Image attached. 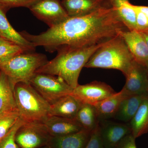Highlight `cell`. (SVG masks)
Masks as SVG:
<instances>
[{"instance_id":"e575fe53","label":"cell","mask_w":148,"mask_h":148,"mask_svg":"<svg viewBox=\"0 0 148 148\" xmlns=\"http://www.w3.org/2000/svg\"><path fill=\"white\" fill-rule=\"evenodd\" d=\"M39 148H52L51 147H50V146L49 145H45V146H43V147H41Z\"/></svg>"},{"instance_id":"1f68e13d","label":"cell","mask_w":148,"mask_h":148,"mask_svg":"<svg viewBox=\"0 0 148 148\" xmlns=\"http://www.w3.org/2000/svg\"><path fill=\"white\" fill-rule=\"evenodd\" d=\"M142 33L143 34V37H144V38L146 42H147V45L148 48V35L146 34L145 33H144V32H140Z\"/></svg>"},{"instance_id":"f1b7e54d","label":"cell","mask_w":148,"mask_h":148,"mask_svg":"<svg viewBox=\"0 0 148 148\" xmlns=\"http://www.w3.org/2000/svg\"><path fill=\"white\" fill-rule=\"evenodd\" d=\"M133 7L136 12V30L143 32L148 30V15Z\"/></svg>"},{"instance_id":"74e56055","label":"cell","mask_w":148,"mask_h":148,"mask_svg":"<svg viewBox=\"0 0 148 148\" xmlns=\"http://www.w3.org/2000/svg\"><path fill=\"white\" fill-rule=\"evenodd\" d=\"M116 148H118L117 147Z\"/></svg>"},{"instance_id":"44dd1931","label":"cell","mask_w":148,"mask_h":148,"mask_svg":"<svg viewBox=\"0 0 148 148\" xmlns=\"http://www.w3.org/2000/svg\"><path fill=\"white\" fill-rule=\"evenodd\" d=\"M129 30H136V12L128 0H107Z\"/></svg>"},{"instance_id":"603a6c76","label":"cell","mask_w":148,"mask_h":148,"mask_svg":"<svg viewBox=\"0 0 148 148\" xmlns=\"http://www.w3.org/2000/svg\"><path fill=\"white\" fill-rule=\"evenodd\" d=\"M84 129L92 131L99 125L98 114L93 105L83 104L75 118Z\"/></svg>"},{"instance_id":"30bf717a","label":"cell","mask_w":148,"mask_h":148,"mask_svg":"<svg viewBox=\"0 0 148 148\" xmlns=\"http://www.w3.org/2000/svg\"><path fill=\"white\" fill-rule=\"evenodd\" d=\"M124 76L126 81L123 89L128 95L148 93V75L145 66L134 60Z\"/></svg>"},{"instance_id":"277c9868","label":"cell","mask_w":148,"mask_h":148,"mask_svg":"<svg viewBox=\"0 0 148 148\" xmlns=\"http://www.w3.org/2000/svg\"><path fill=\"white\" fill-rule=\"evenodd\" d=\"M14 92L19 116L25 121H43L49 116L50 104L29 83H17Z\"/></svg>"},{"instance_id":"7a4b0ae2","label":"cell","mask_w":148,"mask_h":148,"mask_svg":"<svg viewBox=\"0 0 148 148\" xmlns=\"http://www.w3.org/2000/svg\"><path fill=\"white\" fill-rule=\"evenodd\" d=\"M106 42L82 47H62L56 51L58 53L55 58L48 61L36 73L60 77L74 89L78 85L82 68L94 52Z\"/></svg>"},{"instance_id":"8d00e7d4","label":"cell","mask_w":148,"mask_h":148,"mask_svg":"<svg viewBox=\"0 0 148 148\" xmlns=\"http://www.w3.org/2000/svg\"><path fill=\"white\" fill-rule=\"evenodd\" d=\"M147 93H148V89H147Z\"/></svg>"},{"instance_id":"9c48e42d","label":"cell","mask_w":148,"mask_h":148,"mask_svg":"<svg viewBox=\"0 0 148 148\" xmlns=\"http://www.w3.org/2000/svg\"><path fill=\"white\" fill-rule=\"evenodd\" d=\"M116 92L105 83L95 81L86 84H78L72 94L83 104L94 105Z\"/></svg>"},{"instance_id":"836d02e7","label":"cell","mask_w":148,"mask_h":148,"mask_svg":"<svg viewBox=\"0 0 148 148\" xmlns=\"http://www.w3.org/2000/svg\"><path fill=\"white\" fill-rule=\"evenodd\" d=\"M144 66H145V68L148 75V61L146 62V64H145Z\"/></svg>"},{"instance_id":"d590c367","label":"cell","mask_w":148,"mask_h":148,"mask_svg":"<svg viewBox=\"0 0 148 148\" xmlns=\"http://www.w3.org/2000/svg\"><path fill=\"white\" fill-rule=\"evenodd\" d=\"M144 32V33H145L146 34H147V35H148V30H146V31H145V32Z\"/></svg>"},{"instance_id":"f546056e","label":"cell","mask_w":148,"mask_h":148,"mask_svg":"<svg viewBox=\"0 0 148 148\" xmlns=\"http://www.w3.org/2000/svg\"><path fill=\"white\" fill-rule=\"evenodd\" d=\"M136 138L132 133L125 137L118 146V148H137L135 143Z\"/></svg>"},{"instance_id":"3957f363","label":"cell","mask_w":148,"mask_h":148,"mask_svg":"<svg viewBox=\"0 0 148 148\" xmlns=\"http://www.w3.org/2000/svg\"><path fill=\"white\" fill-rule=\"evenodd\" d=\"M134 59L119 35L104 43L90 57L85 68L116 69L125 75Z\"/></svg>"},{"instance_id":"83f0119b","label":"cell","mask_w":148,"mask_h":148,"mask_svg":"<svg viewBox=\"0 0 148 148\" xmlns=\"http://www.w3.org/2000/svg\"><path fill=\"white\" fill-rule=\"evenodd\" d=\"M86 148H104L101 141L99 125L91 132L90 139Z\"/></svg>"},{"instance_id":"4dcf8cb0","label":"cell","mask_w":148,"mask_h":148,"mask_svg":"<svg viewBox=\"0 0 148 148\" xmlns=\"http://www.w3.org/2000/svg\"><path fill=\"white\" fill-rule=\"evenodd\" d=\"M134 8L140 11L141 12L145 14L148 15V6L142 5H133Z\"/></svg>"},{"instance_id":"8992f818","label":"cell","mask_w":148,"mask_h":148,"mask_svg":"<svg viewBox=\"0 0 148 148\" xmlns=\"http://www.w3.org/2000/svg\"><path fill=\"white\" fill-rule=\"evenodd\" d=\"M29 83L50 105L73 90L61 78L50 74L36 73Z\"/></svg>"},{"instance_id":"d4e9b609","label":"cell","mask_w":148,"mask_h":148,"mask_svg":"<svg viewBox=\"0 0 148 148\" xmlns=\"http://www.w3.org/2000/svg\"><path fill=\"white\" fill-rule=\"evenodd\" d=\"M27 51L24 48L11 42L0 45V62L5 61L17 54Z\"/></svg>"},{"instance_id":"e0dca14e","label":"cell","mask_w":148,"mask_h":148,"mask_svg":"<svg viewBox=\"0 0 148 148\" xmlns=\"http://www.w3.org/2000/svg\"><path fill=\"white\" fill-rule=\"evenodd\" d=\"M7 12L0 7V38L20 46L27 51H35L36 47L11 26L6 15Z\"/></svg>"},{"instance_id":"7c38bea8","label":"cell","mask_w":148,"mask_h":148,"mask_svg":"<svg viewBox=\"0 0 148 148\" xmlns=\"http://www.w3.org/2000/svg\"><path fill=\"white\" fill-rule=\"evenodd\" d=\"M119 35L124 40L134 60L144 65L148 61V48L142 33L136 30H123Z\"/></svg>"},{"instance_id":"d6a6232c","label":"cell","mask_w":148,"mask_h":148,"mask_svg":"<svg viewBox=\"0 0 148 148\" xmlns=\"http://www.w3.org/2000/svg\"><path fill=\"white\" fill-rule=\"evenodd\" d=\"M9 41L7 40L2 38H0V45L4 43L7 42Z\"/></svg>"},{"instance_id":"ba28073f","label":"cell","mask_w":148,"mask_h":148,"mask_svg":"<svg viewBox=\"0 0 148 148\" xmlns=\"http://www.w3.org/2000/svg\"><path fill=\"white\" fill-rule=\"evenodd\" d=\"M29 9L36 17L49 28L61 24L69 17L60 0H39Z\"/></svg>"},{"instance_id":"2e32d148","label":"cell","mask_w":148,"mask_h":148,"mask_svg":"<svg viewBox=\"0 0 148 148\" xmlns=\"http://www.w3.org/2000/svg\"><path fill=\"white\" fill-rule=\"evenodd\" d=\"M91 132L83 129L73 134L51 137L48 145L52 148H86Z\"/></svg>"},{"instance_id":"d6986e66","label":"cell","mask_w":148,"mask_h":148,"mask_svg":"<svg viewBox=\"0 0 148 148\" xmlns=\"http://www.w3.org/2000/svg\"><path fill=\"white\" fill-rule=\"evenodd\" d=\"M14 86L8 76L0 71V114L17 110Z\"/></svg>"},{"instance_id":"9a60e30c","label":"cell","mask_w":148,"mask_h":148,"mask_svg":"<svg viewBox=\"0 0 148 148\" xmlns=\"http://www.w3.org/2000/svg\"><path fill=\"white\" fill-rule=\"evenodd\" d=\"M83 103L73 94L62 97L50 105L49 115L75 119L78 112Z\"/></svg>"},{"instance_id":"5bb4252c","label":"cell","mask_w":148,"mask_h":148,"mask_svg":"<svg viewBox=\"0 0 148 148\" xmlns=\"http://www.w3.org/2000/svg\"><path fill=\"white\" fill-rule=\"evenodd\" d=\"M69 17L86 15L103 7L110 6L107 0H60Z\"/></svg>"},{"instance_id":"ac0fdd59","label":"cell","mask_w":148,"mask_h":148,"mask_svg":"<svg viewBox=\"0 0 148 148\" xmlns=\"http://www.w3.org/2000/svg\"><path fill=\"white\" fill-rule=\"evenodd\" d=\"M130 96L124 89L93 105L98 114L99 121H106L114 118L121 103Z\"/></svg>"},{"instance_id":"7402d4cb","label":"cell","mask_w":148,"mask_h":148,"mask_svg":"<svg viewBox=\"0 0 148 148\" xmlns=\"http://www.w3.org/2000/svg\"><path fill=\"white\" fill-rule=\"evenodd\" d=\"M131 133L135 138L148 132V94L130 121Z\"/></svg>"},{"instance_id":"8fae6325","label":"cell","mask_w":148,"mask_h":148,"mask_svg":"<svg viewBox=\"0 0 148 148\" xmlns=\"http://www.w3.org/2000/svg\"><path fill=\"white\" fill-rule=\"evenodd\" d=\"M100 126V135L104 148H116L122 140L131 134L130 126L125 123L106 121Z\"/></svg>"},{"instance_id":"52a82bcc","label":"cell","mask_w":148,"mask_h":148,"mask_svg":"<svg viewBox=\"0 0 148 148\" xmlns=\"http://www.w3.org/2000/svg\"><path fill=\"white\" fill-rule=\"evenodd\" d=\"M51 137L42 121L25 122L17 130L15 140L19 148H39L48 145Z\"/></svg>"},{"instance_id":"ffe728a7","label":"cell","mask_w":148,"mask_h":148,"mask_svg":"<svg viewBox=\"0 0 148 148\" xmlns=\"http://www.w3.org/2000/svg\"><path fill=\"white\" fill-rule=\"evenodd\" d=\"M148 93L130 95L121 103L114 118L124 122H129L133 118Z\"/></svg>"},{"instance_id":"5b68a950","label":"cell","mask_w":148,"mask_h":148,"mask_svg":"<svg viewBox=\"0 0 148 148\" xmlns=\"http://www.w3.org/2000/svg\"><path fill=\"white\" fill-rule=\"evenodd\" d=\"M46 56L35 51H25L0 62V71L8 76L14 86L29 83L37 70L47 63Z\"/></svg>"},{"instance_id":"4fadbf2b","label":"cell","mask_w":148,"mask_h":148,"mask_svg":"<svg viewBox=\"0 0 148 148\" xmlns=\"http://www.w3.org/2000/svg\"><path fill=\"white\" fill-rule=\"evenodd\" d=\"M42 122L51 137L73 134L84 129L76 119L61 117L50 116Z\"/></svg>"},{"instance_id":"cb8c5ba5","label":"cell","mask_w":148,"mask_h":148,"mask_svg":"<svg viewBox=\"0 0 148 148\" xmlns=\"http://www.w3.org/2000/svg\"><path fill=\"white\" fill-rule=\"evenodd\" d=\"M19 118L17 110L0 114V141L13 128Z\"/></svg>"},{"instance_id":"6da1fadb","label":"cell","mask_w":148,"mask_h":148,"mask_svg":"<svg viewBox=\"0 0 148 148\" xmlns=\"http://www.w3.org/2000/svg\"><path fill=\"white\" fill-rule=\"evenodd\" d=\"M126 29L115 10L107 6L84 16L69 17L39 35L26 31L19 33L35 47H42L53 53L62 47H82L105 42Z\"/></svg>"},{"instance_id":"4316f807","label":"cell","mask_w":148,"mask_h":148,"mask_svg":"<svg viewBox=\"0 0 148 148\" xmlns=\"http://www.w3.org/2000/svg\"><path fill=\"white\" fill-rule=\"evenodd\" d=\"M39 0H0V7L8 11L12 8L25 7L31 6Z\"/></svg>"},{"instance_id":"484cf974","label":"cell","mask_w":148,"mask_h":148,"mask_svg":"<svg viewBox=\"0 0 148 148\" xmlns=\"http://www.w3.org/2000/svg\"><path fill=\"white\" fill-rule=\"evenodd\" d=\"M25 122L20 117L13 128L0 141V148H19L15 140V135L18 128Z\"/></svg>"}]
</instances>
